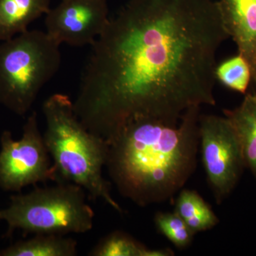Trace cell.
Wrapping results in <instances>:
<instances>
[{"instance_id":"1","label":"cell","mask_w":256,"mask_h":256,"mask_svg":"<svg viewBox=\"0 0 256 256\" xmlns=\"http://www.w3.org/2000/svg\"><path fill=\"white\" fill-rule=\"evenodd\" d=\"M228 34L215 0H129L92 45L74 112L107 141L133 119L178 120L215 106Z\"/></svg>"},{"instance_id":"2","label":"cell","mask_w":256,"mask_h":256,"mask_svg":"<svg viewBox=\"0 0 256 256\" xmlns=\"http://www.w3.org/2000/svg\"><path fill=\"white\" fill-rule=\"evenodd\" d=\"M200 107L178 120L140 118L106 142V168L122 196L140 206L169 200L193 174L200 146Z\"/></svg>"},{"instance_id":"3","label":"cell","mask_w":256,"mask_h":256,"mask_svg":"<svg viewBox=\"0 0 256 256\" xmlns=\"http://www.w3.org/2000/svg\"><path fill=\"white\" fill-rule=\"evenodd\" d=\"M46 121L44 140L53 161L58 182L82 186L92 198L104 200L122 213L110 193V184L102 176L108 144L90 132L74 112L68 96L56 94L42 107Z\"/></svg>"},{"instance_id":"4","label":"cell","mask_w":256,"mask_h":256,"mask_svg":"<svg viewBox=\"0 0 256 256\" xmlns=\"http://www.w3.org/2000/svg\"><path fill=\"white\" fill-rule=\"evenodd\" d=\"M60 46L40 30H28L0 44V104L20 116L31 110L62 63Z\"/></svg>"},{"instance_id":"5","label":"cell","mask_w":256,"mask_h":256,"mask_svg":"<svg viewBox=\"0 0 256 256\" xmlns=\"http://www.w3.org/2000/svg\"><path fill=\"white\" fill-rule=\"evenodd\" d=\"M86 198L82 186L66 182L36 188L12 196L10 204L0 210V222L8 224L6 236L16 229L34 234L86 233L95 214Z\"/></svg>"},{"instance_id":"6","label":"cell","mask_w":256,"mask_h":256,"mask_svg":"<svg viewBox=\"0 0 256 256\" xmlns=\"http://www.w3.org/2000/svg\"><path fill=\"white\" fill-rule=\"evenodd\" d=\"M0 144V188L4 191L20 192L30 185L58 181L34 111L26 120L20 139L16 140L5 130Z\"/></svg>"},{"instance_id":"7","label":"cell","mask_w":256,"mask_h":256,"mask_svg":"<svg viewBox=\"0 0 256 256\" xmlns=\"http://www.w3.org/2000/svg\"><path fill=\"white\" fill-rule=\"evenodd\" d=\"M198 130L207 180L220 204L234 191L246 169L242 146L225 116L200 114Z\"/></svg>"},{"instance_id":"8","label":"cell","mask_w":256,"mask_h":256,"mask_svg":"<svg viewBox=\"0 0 256 256\" xmlns=\"http://www.w3.org/2000/svg\"><path fill=\"white\" fill-rule=\"evenodd\" d=\"M106 0H62L46 14V33L60 45L92 46L108 23Z\"/></svg>"},{"instance_id":"9","label":"cell","mask_w":256,"mask_h":256,"mask_svg":"<svg viewBox=\"0 0 256 256\" xmlns=\"http://www.w3.org/2000/svg\"><path fill=\"white\" fill-rule=\"evenodd\" d=\"M224 28L252 73L256 62V0H218Z\"/></svg>"},{"instance_id":"10","label":"cell","mask_w":256,"mask_h":256,"mask_svg":"<svg viewBox=\"0 0 256 256\" xmlns=\"http://www.w3.org/2000/svg\"><path fill=\"white\" fill-rule=\"evenodd\" d=\"M224 114L238 136L246 168L256 180V92H248L238 107Z\"/></svg>"},{"instance_id":"11","label":"cell","mask_w":256,"mask_h":256,"mask_svg":"<svg viewBox=\"0 0 256 256\" xmlns=\"http://www.w3.org/2000/svg\"><path fill=\"white\" fill-rule=\"evenodd\" d=\"M50 0H0V41L28 31L30 24L46 14Z\"/></svg>"},{"instance_id":"12","label":"cell","mask_w":256,"mask_h":256,"mask_svg":"<svg viewBox=\"0 0 256 256\" xmlns=\"http://www.w3.org/2000/svg\"><path fill=\"white\" fill-rule=\"evenodd\" d=\"M60 234H35L28 240H20L0 250V256H75V239Z\"/></svg>"},{"instance_id":"13","label":"cell","mask_w":256,"mask_h":256,"mask_svg":"<svg viewBox=\"0 0 256 256\" xmlns=\"http://www.w3.org/2000/svg\"><path fill=\"white\" fill-rule=\"evenodd\" d=\"M174 212L194 234L210 230L220 222L210 205L194 190H182L176 200Z\"/></svg>"},{"instance_id":"14","label":"cell","mask_w":256,"mask_h":256,"mask_svg":"<svg viewBox=\"0 0 256 256\" xmlns=\"http://www.w3.org/2000/svg\"><path fill=\"white\" fill-rule=\"evenodd\" d=\"M169 249H151L124 232L116 230L98 242L88 255L92 256H169Z\"/></svg>"},{"instance_id":"15","label":"cell","mask_w":256,"mask_h":256,"mask_svg":"<svg viewBox=\"0 0 256 256\" xmlns=\"http://www.w3.org/2000/svg\"><path fill=\"white\" fill-rule=\"evenodd\" d=\"M215 76L216 80L224 86L244 95L252 85L250 64L239 54L217 64Z\"/></svg>"},{"instance_id":"16","label":"cell","mask_w":256,"mask_h":256,"mask_svg":"<svg viewBox=\"0 0 256 256\" xmlns=\"http://www.w3.org/2000/svg\"><path fill=\"white\" fill-rule=\"evenodd\" d=\"M154 220L160 233L178 248H185L192 244L195 234L176 212H158Z\"/></svg>"},{"instance_id":"17","label":"cell","mask_w":256,"mask_h":256,"mask_svg":"<svg viewBox=\"0 0 256 256\" xmlns=\"http://www.w3.org/2000/svg\"><path fill=\"white\" fill-rule=\"evenodd\" d=\"M252 92H256V62L255 66H254V70H252Z\"/></svg>"}]
</instances>
